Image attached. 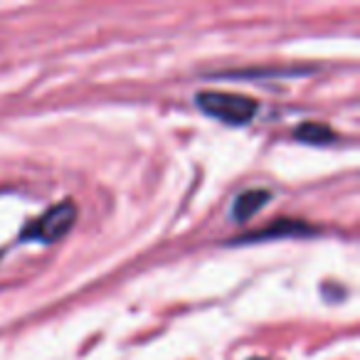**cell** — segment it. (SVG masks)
Listing matches in <instances>:
<instances>
[{"label": "cell", "mask_w": 360, "mask_h": 360, "mask_svg": "<svg viewBox=\"0 0 360 360\" xmlns=\"http://www.w3.org/2000/svg\"><path fill=\"white\" fill-rule=\"evenodd\" d=\"M195 101L205 114H210L212 119L225 121L230 126L250 124L255 119L257 109H259V104L255 99L242 94H230V91H200L195 96Z\"/></svg>", "instance_id": "cell-1"}, {"label": "cell", "mask_w": 360, "mask_h": 360, "mask_svg": "<svg viewBox=\"0 0 360 360\" xmlns=\"http://www.w3.org/2000/svg\"><path fill=\"white\" fill-rule=\"evenodd\" d=\"M77 222V205L72 200L57 202L55 207L45 212L37 222L27 225L22 230V240H37V242H57L75 227Z\"/></svg>", "instance_id": "cell-2"}, {"label": "cell", "mask_w": 360, "mask_h": 360, "mask_svg": "<svg viewBox=\"0 0 360 360\" xmlns=\"http://www.w3.org/2000/svg\"><path fill=\"white\" fill-rule=\"evenodd\" d=\"M269 198H271L269 193L259 191V188L240 193V195L235 198V205H232V220L245 222V220H250V217H255L257 212L269 202Z\"/></svg>", "instance_id": "cell-3"}, {"label": "cell", "mask_w": 360, "mask_h": 360, "mask_svg": "<svg viewBox=\"0 0 360 360\" xmlns=\"http://www.w3.org/2000/svg\"><path fill=\"white\" fill-rule=\"evenodd\" d=\"M306 232H314V227L304 225L299 220H281L274 222L271 227L259 232H252V235L240 237L237 242H257V240H274V237H289V235H306Z\"/></svg>", "instance_id": "cell-4"}, {"label": "cell", "mask_w": 360, "mask_h": 360, "mask_svg": "<svg viewBox=\"0 0 360 360\" xmlns=\"http://www.w3.org/2000/svg\"><path fill=\"white\" fill-rule=\"evenodd\" d=\"M294 136L304 143H311V146H326V143H333L335 141V134L330 126L321 124V121H306V124L296 126Z\"/></svg>", "instance_id": "cell-5"}, {"label": "cell", "mask_w": 360, "mask_h": 360, "mask_svg": "<svg viewBox=\"0 0 360 360\" xmlns=\"http://www.w3.org/2000/svg\"><path fill=\"white\" fill-rule=\"evenodd\" d=\"M252 360H264V358H252Z\"/></svg>", "instance_id": "cell-6"}]
</instances>
